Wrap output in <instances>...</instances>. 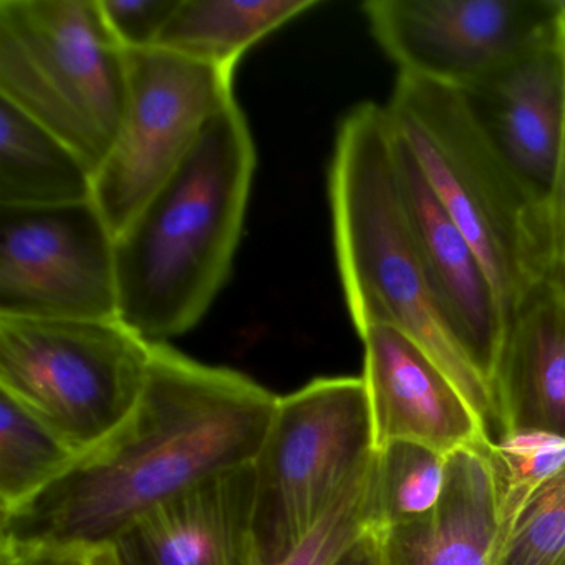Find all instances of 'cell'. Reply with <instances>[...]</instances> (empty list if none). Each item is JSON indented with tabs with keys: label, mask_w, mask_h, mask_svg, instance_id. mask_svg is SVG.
<instances>
[{
	"label": "cell",
	"mask_w": 565,
	"mask_h": 565,
	"mask_svg": "<svg viewBox=\"0 0 565 565\" xmlns=\"http://www.w3.org/2000/svg\"><path fill=\"white\" fill-rule=\"evenodd\" d=\"M465 94L512 167L544 198L564 128L565 61L557 29Z\"/></svg>",
	"instance_id": "5bb4252c"
},
{
	"label": "cell",
	"mask_w": 565,
	"mask_h": 565,
	"mask_svg": "<svg viewBox=\"0 0 565 565\" xmlns=\"http://www.w3.org/2000/svg\"><path fill=\"white\" fill-rule=\"evenodd\" d=\"M256 161L246 115L231 98L177 173L115 236L120 320L148 342L194 329L230 279Z\"/></svg>",
	"instance_id": "7a4b0ae2"
},
{
	"label": "cell",
	"mask_w": 565,
	"mask_h": 565,
	"mask_svg": "<svg viewBox=\"0 0 565 565\" xmlns=\"http://www.w3.org/2000/svg\"><path fill=\"white\" fill-rule=\"evenodd\" d=\"M498 565H565V465L519 512Z\"/></svg>",
	"instance_id": "7402d4cb"
},
{
	"label": "cell",
	"mask_w": 565,
	"mask_h": 565,
	"mask_svg": "<svg viewBox=\"0 0 565 565\" xmlns=\"http://www.w3.org/2000/svg\"><path fill=\"white\" fill-rule=\"evenodd\" d=\"M562 2H564V6H565V0H562Z\"/></svg>",
	"instance_id": "f1b7e54d"
},
{
	"label": "cell",
	"mask_w": 565,
	"mask_h": 565,
	"mask_svg": "<svg viewBox=\"0 0 565 565\" xmlns=\"http://www.w3.org/2000/svg\"><path fill=\"white\" fill-rule=\"evenodd\" d=\"M94 201V171L44 125L0 98V207Z\"/></svg>",
	"instance_id": "e0dca14e"
},
{
	"label": "cell",
	"mask_w": 565,
	"mask_h": 565,
	"mask_svg": "<svg viewBox=\"0 0 565 565\" xmlns=\"http://www.w3.org/2000/svg\"><path fill=\"white\" fill-rule=\"evenodd\" d=\"M180 0H100L115 41L127 52L154 49Z\"/></svg>",
	"instance_id": "d4e9b609"
},
{
	"label": "cell",
	"mask_w": 565,
	"mask_h": 565,
	"mask_svg": "<svg viewBox=\"0 0 565 565\" xmlns=\"http://www.w3.org/2000/svg\"><path fill=\"white\" fill-rule=\"evenodd\" d=\"M254 511L250 462L213 476L154 509L110 548L120 565H263Z\"/></svg>",
	"instance_id": "4fadbf2b"
},
{
	"label": "cell",
	"mask_w": 565,
	"mask_h": 565,
	"mask_svg": "<svg viewBox=\"0 0 565 565\" xmlns=\"http://www.w3.org/2000/svg\"><path fill=\"white\" fill-rule=\"evenodd\" d=\"M385 111L478 254L508 323L544 280L542 194L512 167L465 92L398 74Z\"/></svg>",
	"instance_id": "277c9868"
},
{
	"label": "cell",
	"mask_w": 565,
	"mask_h": 565,
	"mask_svg": "<svg viewBox=\"0 0 565 565\" xmlns=\"http://www.w3.org/2000/svg\"><path fill=\"white\" fill-rule=\"evenodd\" d=\"M337 565H386L379 532L369 531L342 555Z\"/></svg>",
	"instance_id": "4316f807"
},
{
	"label": "cell",
	"mask_w": 565,
	"mask_h": 565,
	"mask_svg": "<svg viewBox=\"0 0 565 565\" xmlns=\"http://www.w3.org/2000/svg\"><path fill=\"white\" fill-rule=\"evenodd\" d=\"M370 32L399 75L468 92L557 29V0H370Z\"/></svg>",
	"instance_id": "30bf717a"
},
{
	"label": "cell",
	"mask_w": 565,
	"mask_h": 565,
	"mask_svg": "<svg viewBox=\"0 0 565 565\" xmlns=\"http://www.w3.org/2000/svg\"><path fill=\"white\" fill-rule=\"evenodd\" d=\"M120 130L94 174V203L117 236L177 173L213 115L233 95V74L163 49L127 52Z\"/></svg>",
	"instance_id": "ba28073f"
},
{
	"label": "cell",
	"mask_w": 565,
	"mask_h": 565,
	"mask_svg": "<svg viewBox=\"0 0 565 565\" xmlns=\"http://www.w3.org/2000/svg\"><path fill=\"white\" fill-rule=\"evenodd\" d=\"M491 449H458L431 512L379 532L386 565H498L504 542Z\"/></svg>",
	"instance_id": "9a60e30c"
},
{
	"label": "cell",
	"mask_w": 565,
	"mask_h": 565,
	"mask_svg": "<svg viewBox=\"0 0 565 565\" xmlns=\"http://www.w3.org/2000/svg\"><path fill=\"white\" fill-rule=\"evenodd\" d=\"M0 565H110V548L28 545L0 539Z\"/></svg>",
	"instance_id": "484cf974"
},
{
	"label": "cell",
	"mask_w": 565,
	"mask_h": 565,
	"mask_svg": "<svg viewBox=\"0 0 565 565\" xmlns=\"http://www.w3.org/2000/svg\"><path fill=\"white\" fill-rule=\"evenodd\" d=\"M362 376H326L279 396L253 461L260 564L292 551L375 461Z\"/></svg>",
	"instance_id": "52a82bcc"
},
{
	"label": "cell",
	"mask_w": 565,
	"mask_h": 565,
	"mask_svg": "<svg viewBox=\"0 0 565 565\" xmlns=\"http://www.w3.org/2000/svg\"><path fill=\"white\" fill-rule=\"evenodd\" d=\"M153 343L124 320L0 317V392L77 456L110 438L137 408Z\"/></svg>",
	"instance_id": "8992f818"
},
{
	"label": "cell",
	"mask_w": 565,
	"mask_h": 565,
	"mask_svg": "<svg viewBox=\"0 0 565 565\" xmlns=\"http://www.w3.org/2000/svg\"><path fill=\"white\" fill-rule=\"evenodd\" d=\"M110 565H120V564H118L117 558H115V555H114V552H111V548H110Z\"/></svg>",
	"instance_id": "83f0119b"
},
{
	"label": "cell",
	"mask_w": 565,
	"mask_h": 565,
	"mask_svg": "<svg viewBox=\"0 0 565 565\" xmlns=\"http://www.w3.org/2000/svg\"><path fill=\"white\" fill-rule=\"evenodd\" d=\"M494 393L502 438L539 431L565 439L564 290L541 280L512 310Z\"/></svg>",
	"instance_id": "2e32d148"
},
{
	"label": "cell",
	"mask_w": 565,
	"mask_h": 565,
	"mask_svg": "<svg viewBox=\"0 0 565 565\" xmlns=\"http://www.w3.org/2000/svg\"><path fill=\"white\" fill-rule=\"evenodd\" d=\"M373 465L340 495L306 537L274 565H337L370 529L369 492Z\"/></svg>",
	"instance_id": "603a6c76"
},
{
	"label": "cell",
	"mask_w": 565,
	"mask_h": 565,
	"mask_svg": "<svg viewBox=\"0 0 565 565\" xmlns=\"http://www.w3.org/2000/svg\"><path fill=\"white\" fill-rule=\"evenodd\" d=\"M279 396L226 366L153 343L150 376L130 418L78 456L62 478L11 514L4 541L102 548L206 479L250 465Z\"/></svg>",
	"instance_id": "6da1fadb"
},
{
	"label": "cell",
	"mask_w": 565,
	"mask_h": 565,
	"mask_svg": "<svg viewBox=\"0 0 565 565\" xmlns=\"http://www.w3.org/2000/svg\"><path fill=\"white\" fill-rule=\"evenodd\" d=\"M77 458L44 423L0 392V515L44 492Z\"/></svg>",
	"instance_id": "d6986e66"
},
{
	"label": "cell",
	"mask_w": 565,
	"mask_h": 565,
	"mask_svg": "<svg viewBox=\"0 0 565 565\" xmlns=\"http://www.w3.org/2000/svg\"><path fill=\"white\" fill-rule=\"evenodd\" d=\"M448 456L393 441L376 449L369 492L370 529L386 531L433 511L445 484Z\"/></svg>",
	"instance_id": "ffe728a7"
},
{
	"label": "cell",
	"mask_w": 565,
	"mask_h": 565,
	"mask_svg": "<svg viewBox=\"0 0 565 565\" xmlns=\"http://www.w3.org/2000/svg\"><path fill=\"white\" fill-rule=\"evenodd\" d=\"M360 339L376 449L406 441L449 456L494 446L461 390L405 333L379 326Z\"/></svg>",
	"instance_id": "7c38bea8"
},
{
	"label": "cell",
	"mask_w": 565,
	"mask_h": 565,
	"mask_svg": "<svg viewBox=\"0 0 565 565\" xmlns=\"http://www.w3.org/2000/svg\"><path fill=\"white\" fill-rule=\"evenodd\" d=\"M127 94V51L100 0H0V98L74 148L94 174Z\"/></svg>",
	"instance_id": "5b68a950"
},
{
	"label": "cell",
	"mask_w": 565,
	"mask_h": 565,
	"mask_svg": "<svg viewBox=\"0 0 565 565\" xmlns=\"http://www.w3.org/2000/svg\"><path fill=\"white\" fill-rule=\"evenodd\" d=\"M392 138L399 194L429 289L456 342L495 398L505 337L501 303L478 254L439 203L412 151L393 130Z\"/></svg>",
	"instance_id": "8fae6325"
},
{
	"label": "cell",
	"mask_w": 565,
	"mask_h": 565,
	"mask_svg": "<svg viewBox=\"0 0 565 565\" xmlns=\"http://www.w3.org/2000/svg\"><path fill=\"white\" fill-rule=\"evenodd\" d=\"M317 6V0H180L154 49L234 74L249 49Z\"/></svg>",
	"instance_id": "ac0fdd59"
},
{
	"label": "cell",
	"mask_w": 565,
	"mask_h": 565,
	"mask_svg": "<svg viewBox=\"0 0 565 565\" xmlns=\"http://www.w3.org/2000/svg\"><path fill=\"white\" fill-rule=\"evenodd\" d=\"M489 458L498 481L505 541L529 499L565 465V439L539 431L511 433L494 443Z\"/></svg>",
	"instance_id": "44dd1931"
},
{
	"label": "cell",
	"mask_w": 565,
	"mask_h": 565,
	"mask_svg": "<svg viewBox=\"0 0 565 565\" xmlns=\"http://www.w3.org/2000/svg\"><path fill=\"white\" fill-rule=\"evenodd\" d=\"M557 32L565 61V6L557 0ZM542 269L545 282L565 292V111L554 178L541 204Z\"/></svg>",
	"instance_id": "cb8c5ba5"
},
{
	"label": "cell",
	"mask_w": 565,
	"mask_h": 565,
	"mask_svg": "<svg viewBox=\"0 0 565 565\" xmlns=\"http://www.w3.org/2000/svg\"><path fill=\"white\" fill-rule=\"evenodd\" d=\"M0 317L120 319L115 234L94 201L0 207Z\"/></svg>",
	"instance_id": "9c48e42d"
},
{
	"label": "cell",
	"mask_w": 565,
	"mask_h": 565,
	"mask_svg": "<svg viewBox=\"0 0 565 565\" xmlns=\"http://www.w3.org/2000/svg\"><path fill=\"white\" fill-rule=\"evenodd\" d=\"M337 266L356 333L392 327L422 347L502 438L498 403L446 326L403 207L385 107L365 102L337 131L329 173Z\"/></svg>",
	"instance_id": "3957f363"
}]
</instances>
